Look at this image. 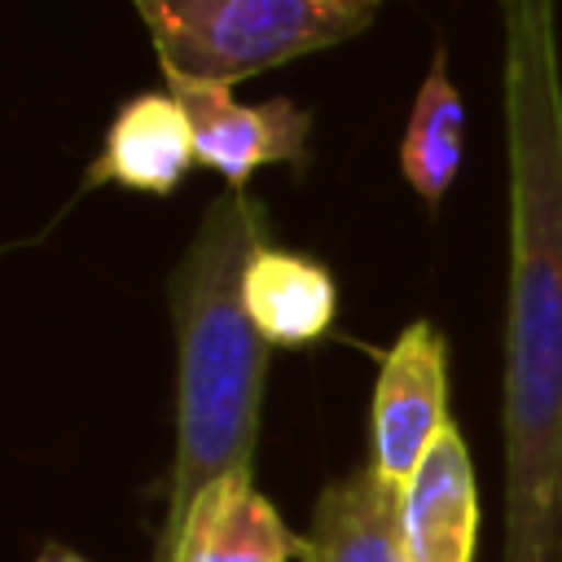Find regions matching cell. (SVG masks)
<instances>
[{
    "instance_id": "obj_11",
    "label": "cell",
    "mask_w": 562,
    "mask_h": 562,
    "mask_svg": "<svg viewBox=\"0 0 562 562\" xmlns=\"http://www.w3.org/2000/svg\"><path fill=\"white\" fill-rule=\"evenodd\" d=\"M35 562H88V558L75 553V549H66V544H57V540H48V544L35 553Z\"/></svg>"
},
{
    "instance_id": "obj_8",
    "label": "cell",
    "mask_w": 562,
    "mask_h": 562,
    "mask_svg": "<svg viewBox=\"0 0 562 562\" xmlns=\"http://www.w3.org/2000/svg\"><path fill=\"white\" fill-rule=\"evenodd\" d=\"M303 562H408L400 540V492L364 461L321 487L303 536Z\"/></svg>"
},
{
    "instance_id": "obj_5",
    "label": "cell",
    "mask_w": 562,
    "mask_h": 562,
    "mask_svg": "<svg viewBox=\"0 0 562 562\" xmlns=\"http://www.w3.org/2000/svg\"><path fill=\"white\" fill-rule=\"evenodd\" d=\"M162 75H167V92L180 101V110L193 127L198 162L220 171L228 189H246V180L259 167H272V162L303 167L307 162L312 114L303 105H294L290 97L250 105V101H237L228 83H206V79H189L176 70H162Z\"/></svg>"
},
{
    "instance_id": "obj_4",
    "label": "cell",
    "mask_w": 562,
    "mask_h": 562,
    "mask_svg": "<svg viewBox=\"0 0 562 562\" xmlns=\"http://www.w3.org/2000/svg\"><path fill=\"white\" fill-rule=\"evenodd\" d=\"M448 426V342L430 321L404 325L378 364L369 408V465L395 492Z\"/></svg>"
},
{
    "instance_id": "obj_7",
    "label": "cell",
    "mask_w": 562,
    "mask_h": 562,
    "mask_svg": "<svg viewBox=\"0 0 562 562\" xmlns=\"http://www.w3.org/2000/svg\"><path fill=\"white\" fill-rule=\"evenodd\" d=\"M193 162L198 145L180 101L171 92H136L110 119L101 154L83 176V189L119 184L136 193H171Z\"/></svg>"
},
{
    "instance_id": "obj_6",
    "label": "cell",
    "mask_w": 562,
    "mask_h": 562,
    "mask_svg": "<svg viewBox=\"0 0 562 562\" xmlns=\"http://www.w3.org/2000/svg\"><path fill=\"white\" fill-rule=\"evenodd\" d=\"M400 540L408 562H474L479 487L457 422L439 430L400 492Z\"/></svg>"
},
{
    "instance_id": "obj_1",
    "label": "cell",
    "mask_w": 562,
    "mask_h": 562,
    "mask_svg": "<svg viewBox=\"0 0 562 562\" xmlns=\"http://www.w3.org/2000/svg\"><path fill=\"white\" fill-rule=\"evenodd\" d=\"M501 123L509 176L501 562H562V53L553 0H501Z\"/></svg>"
},
{
    "instance_id": "obj_10",
    "label": "cell",
    "mask_w": 562,
    "mask_h": 562,
    "mask_svg": "<svg viewBox=\"0 0 562 562\" xmlns=\"http://www.w3.org/2000/svg\"><path fill=\"white\" fill-rule=\"evenodd\" d=\"M465 154V101L448 79V53L435 44L430 70L413 97V114L400 140V167L408 189L435 211Z\"/></svg>"
},
{
    "instance_id": "obj_3",
    "label": "cell",
    "mask_w": 562,
    "mask_h": 562,
    "mask_svg": "<svg viewBox=\"0 0 562 562\" xmlns=\"http://www.w3.org/2000/svg\"><path fill=\"white\" fill-rule=\"evenodd\" d=\"M162 70L241 83L360 35L382 0H132Z\"/></svg>"
},
{
    "instance_id": "obj_9",
    "label": "cell",
    "mask_w": 562,
    "mask_h": 562,
    "mask_svg": "<svg viewBox=\"0 0 562 562\" xmlns=\"http://www.w3.org/2000/svg\"><path fill=\"white\" fill-rule=\"evenodd\" d=\"M241 303L268 347H312L334 325L338 285L325 263L263 241L246 263Z\"/></svg>"
},
{
    "instance_id": "obj_2",
    "label": "cell",
    "mask_w": 562,
    "mask_h": 562,
    "mask_svg": "<svg viewBox=\"0 0 562 562\" xmlns=\"http://www.w3.org/2000/svg\"><path fill=\"white\" fill-rule=\"evenodd\" d=\"M263 241V202L246 189H224L206 202L167 277L176 334V457L154 562L176 549L193 505L220 479L255 470L268 342L241 303V277Z\"/></svg>"
}]
</instances>
